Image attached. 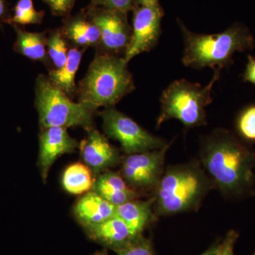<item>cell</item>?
Segmentation results:
<instances>
[{"label": "cell", "mask_w": 255, "mask_h": 255, "mask_svg": "<svg viewBox=\"0 0 255 255\" xmlns=\"http://www.w3.org/2000/svg\"><path fill=\"white\" fill-rule=\"evenodd\" d=\"M91 191H95L115 206L138 197V192L129 187L120 172H114L111 169L95 178Z\"/></svg>", "instance_id": "9a60e30c"}, {"label": "cell", "mask_w": 255, "mask_h": 255, "mask_svg": "<svg viewBox=\"0 0 255 255\" xmlns=\"http://www.w3.org/2000/svg\"><path fill=\"white\" fill-rule=\"evenodd\" d=\"M255 255V253H254V255Z\"/></svg>", "instance_id": "d6a6232c"}, {"label": "cell", "mask_w": 255, "mask_h": 255, "mask_svg": "<svg viewBox=\"0 0 255 255\" xmlns=\"http://www.w3.org/2000/svg\"><path fill=\"white\" fill-rule=\"evenodd\" d=\"M135 88L124 57L102 52L96 55L80 82L79 102L95 110L113 107Z\"/></svg>", "instance_id": "277c9868"}, {"label": "cell", "mask_w": 255, "mask_h": 255, "mask_svg": "<svg viewBox=\"0 0 255 255\" xmlns=\"http://www.w3.org/2000/svg\"><path fill=\"white\" fill-rule=\"evenodd\" d=\"M169 147L123 156L119 172L129 187L138 193L155 191L164 172V160Z\"/></svg>", "instance_id": "ba28073f"}, {"label": "cell", "mask_w": 255, "mask_h": 255, "mask_svg": "<svg viewBox=\"0 0 255 255\" xmlns=\"http://www.w3.org/2000/svg\"><path fill=\"white\" fill-rule=\"evenodd\" d=\"M60 31L65 39L71 41L78 48L100 46V30L85 10L75 16H67Z\"/></svg>", "instance_id": "2e32d148"}, {"label": "cell", "mask_w": 255, "mask_h": 255, "mask_svg": "<svg viewBox=\"0 0 255 255\" xmlns=\"http://www.w3.org/2000/svg\"><path fill=\"white\" fill-rule=\"evenodd\" d=\"M239 236V233L235 230L228 231L223 241L218 243L214 255H235V246Z\"/></svg>", "instance_id": "484cf974"}, {"label": "cell", "mask_w": 255, "mask_h": 255, "mask_svg": "<svg viewBox=\"0 0 255 255\" xmlns=\"http://www.w3.org/2000/svg\"><path fill=\"white\" fill-rule=\"evenodd\" d=\"M238 135L249 142H255V105L245 107L238 114L236 122Z\"/></svg>", "instance_id": "603a6c76"}, {"label": "cell", "mask_w": 255, "mask_h": 255, "mask_svg": "<svg viewBox=\"0 0 255 255\" xmlns=\"http://www.w3.org/2000/svg\"><path fill=\"white\" fill-rule=\"evenodd\" d=\"M74 216L82 228L98 224L115 216L116 206L95 191L85 193L75 203Z\"/></svg>", "instance_id": "5bb4252c"}, {"label": "cell", "mask_w": 255, "mask_h": 255, "mask_svg": "<svg viewBox=\"0 0 255 255\" xmlns=\"http://www.w3.org/2000/svg\"><path fill=\"white\" fill-rule=\"evenodd\" d=\"M92 255H110L109 254V253H107V251H103L97 252V253H94V254H92Z\"/></svg>", "instance_id": "1f68e13d"}, {"label": "cell", "mask_w": 255, "mask_h": 255, "mask_svg": "<svg viewBox=\"0 0 255 255\" xmlns=\"http://www.w3.org/2000/svg\"><path fill=\"white\" fill-rule=\"evenodd\" d=\"M84 230L91 241L115 253L137 237L127 223L116 215L103 222Z\"/></svg>", "instance_id": "4fadbf2b"}, {"label": "cell", "mask_w": 255, "mask_h": 255, "mask_svg": "<svg viewBox=\"0 0 255 255\" xmlns=\"http://www.w3.org/2000/svg\"><path fill=\"white\" fill-rule=\"evenodd\" d=\"M214 183L201 162L168 166L153 191L156 216H172L199 209Z\"/></svg>", "instance_id": "7a4b0ae2"}, {"label": "cell", "mask_w": 255, "mask_h": 255, "mask_svg": "<svg viewBox=\"0 0 255 255\" xmlns=\"http://www.w3.org/2000/svg\"><path fill=\"white\" fill-rule=\"evenodd\" d=\"M116 253L117 255H155L152 243L142 235L137 236L131 243Z\"/></svg>", "instance_id": "cb8c5ba5"}, {"label": "cell", "mask_w": 255, "mask_h": 255, "mask_svg": "<svg viewBox=\"0 0 255 255\" xmlns=\"http://www.w3.org/2000/svg\"><path fill=\"white\" fill-rule=\"evenodd\" d=\"M44 11L35 8L33 0H18L11 15L9 23L19 26L39 24L44 17Z\"/></svg>", "instance_id": "44dd1931"}, {"label": "cell", "mask_w": 255, "mask_h": 255, "mask_svg": "<svg viewBox=\"0 0 255 255\" xmlns=\"http://www.w3.org/2000/svg\"><path fill=\"white\" fill-rule=\"evenodd\" d=\"M130 43L124 58L128 63L137 55L155 48L161 35L164 12L159 3L152 6L137 5L133 10Z\"/></svg>", "instance_id": "30bf717a"}, {"label": "cell", "mask_w": 255, "mask_h": 255, "mask_svg": "<svg viewBox=\"0 0 255 255\" xmlns=\"http://www.w3.org/2000/svg\"><path fill=\"white\" fill-rule=\"evenodd\" d=\"M79 147L82 161L91 170L95 179L122 161L119 149L94 128L87 130V137L82 140Z\"/></svg>", "instance_id": "8fae6325"}, {"label": "cell", "mask_w": 255, "mask_h": 255, "mask_svg": "<svg viewBox=\"0 0 255 255\" xmlns=\"http://www.w3.org/2000/svg\"><path fill=\"white\" fill-rule=\"evenodd\" d=\"M218 243L216 244L213 245L209 249H208L205 253H203L201 255H214L216 251V248H217Z\"/></svg>", "instance_id": "4dcf8cb0"}, {"label": "cell", "mask_w": 255, "mask_h": 255, "mask_svg": "<svg viewBox=\"0 0 255 255\" xmlns=\"http://www.w3.org/2000/svg\"><path fill=\"white\" fill-rule=\"evenodd\" d=\"M115 215L123 220L137 236H141L156 220L152 198L148 201L133 199L116 206Z\"/></svg>", "instance_id": "e0dca14e"}, {"label": "cell", "mask_w": 255, "mask_h": 255, "mask_svg": "<svg viewBox=\"0 0 255 255\" xmlns=\"http://www.w3.org/2000/svg\"><path fill=\"white\" fill-rule=\"evenodd\" d=\"M10 18L6 0H0V21L9 23Z\"/></svg>", "instance_id": "f1b7e54d"}, {"label": "cell", "mask_w": 255, "mask_h": 255, "mask_svg": "<svg viewBox=\"0 0 255 255\" xmlns=\"http://www.w3.org/2000/svg\"><path fill=\"white\" fill-rule=\"evenodd\" d=\"M221 73V70L215 69L214 76L206 86L184 79L172 82L161 95L157 128L169 119L179 120L186 128L206 125V108L212 102L213 87Z\"/></svg>", "instance_id": "5b68a950"}, {"label": "cell", "mask_w": 255, "mask_h": 255, "mask_svg": "<svg viewBox=\"0 0 255 255\" xmlns=\"http://www.w3.org/2000/svg\"><path fill=\"white\" fill-rule=\"evenodd\" d=\"M159 0H135V4L139 6H152L158 4Z\"/></svg>", "instance_id": "f546056e"}, {"label": "cell", "mask_w": 255, "mask_h": 255, "mask_svg": "<svg viewBox=\"0 0 255 255\" xmlns=\"http://www.w3.org/2000/svg\"><path fill=\"white\" fill-rule=\"evenodd\" d=\"M82 51L78 47L69 49L68 59L60 69L50 70L48 78L50 83L70 98L78 93L75 75L81 63Z\"/></svg>", "instance_id": "d6986e66"}, {"label": "cell", "mask_w": 255, "mask_h": 255, "mask_svg": "<svg viewBox=\"0 0 255 255\" xmlns=\"http://www.w3.org/2000/svg\"><path fill=\"white\" fill-rule=\"evenodd\" d=\"M80 144L70 136L67 128L49 127L43 129L39 135L38 166L42 180L46 182L50 168L60 156L73 153Z\"/></svg>", "instance_id": "7c38bea8"}, {"label": "cell", "mask_w": 255, "mask_h": 255, "mask_svg": "<svg viewBox=\"0 0 255 255\" xmlns=\"http://www.w3.org/2000/svg\"><path fill=\"white\" fill-rule=\"evenodd\" d=\"M53 15L58 16H68L75 5V0H43Z\"/></svg>", "instance_id": "4316f807"}, {"label": "cell", "mask_w": 255, "mask_h": 255, "mask_svg": "<svg viewBox=\"0 0 255 255\" xmlns=\"http://www.w3.org/2000/svg\"><path fill=\"white\" fill-rule=\"evenodd\" d=\"M47 53L55 69H60L68 59L69 50L66 39L60 30L51 31L46 40Z\"/></svg>", "instance_id": "7402d4cb"}, {"label": "cell", "mask_w": 255, "mask_h": 255, "mask_svg": "<svg viewBox=\"0 0 255 255\" xmlns=\"http://www.w3.org/2000/svg\"><path fill=\"white\" fill-rule=\"evenodd\" d=\"M184 40L182 63L188 68H228L237 52L253 50L255 39L249 28L241 23H233L224 31L201 34L191 31L182 21H178Z\"/></svg>", "instance_id": "3957f363"}, {"label": "cell", "mask_w": 255, "mask_h": 255, "mask_svg": "<svg viewBox=\"0 0 255 255\" xmlns=\"http://www.w3.org/2000/svg\"><path fill=\"white\" fill-rule=\"evenodd\" d=\"M85 11L100 30V46L102 53L124 55L130 43L132 33L127 13L90 5Z\"/></svg>", "instance_id": "9c48e42d"}, {"label": "cell", "mask_w": 255, "mask_h": 255, "mask_svg": "<svg viewBox=\"0 0 255 255\" xmlns=\"http://www.w3.org/2000/svg\"><path fill=\"white\" fill-rule=\"evenodd\" d=\"M243 81L251 82L255 85V58L253 55L248 56V63L243 76Z\"/></svg>", "instance_id": "83f0119b"}, {"label": "cell", "mask_w": 255, "mask_h": 255, "mask_svg": "<svg viewBox=\"0 0 255 255\" xmlns=\"http://www.w3.org/2000/svg\"><path fill=\"white\" fill-rule=\"evenodd\" d=\"M90 6L127 13L135 7V0H90Z\"/></svg>", "instance_id": "d4e9b609"}, {"label": "cell", "mask_w": 255, "mask_h": 255, "mask_svg": "<svg viewBox=\"0 0 255 255\" xmlns=\"http://www.w3.org/2000/svg\"><path fill=\"white\" fill-rule=\"evenodd\" d=\"M35 90L36 107L42 129L80 127L87 130L93 128L94 114L97 110L86 104L73 102L53 86L48 77L39 75Z\"/></svg>", "instance_id": "8992f818"}, {"label": "cell", "mask_w": 255, "mask_h": 255, "mask_svg": "<svg viewBox=\"0 0 255 255\" xmlns=\"http://www.w3.org/2000/svg\"><path fill=\"white\" fill-rule=\"evenodd\" d=\"M12 25L16 34L14 50L16 53L33 61L41 62L45 65L50 63L47 53L46 32H29Z\"/></svg>", "instance_id": "ac0fdd59"}, {"label": "cell", "mask_w": 255, "mask_h": 255, "mask_svg": "<svg viewBox=\"0 0 255 255\" xmlns=\"http://www.w3.org/2000/svg\"><path fill=\"white\" fill-rule=\"evenodd\" d=\"M95 178L91 170L81 162L69 165L64 171L62 184L65 191L71 194L80 195L92 190Z\"/></svg>", "instance_id": "ffe728a7"}, {"label": "cell", "mask_w": 255, "mask_h": 255, "mask_svg": "<svg viewBox=\"0 0 255 255\" xmlns=\"http://www.w3.org/2000/svg\"><path fill=\"white\" fill-rule=\"evenodd\" d=\"M100 114L105 133L117 140L127 155L157 150L169 145L164 139L150 133L114 107L106 108Z\"/></svg>", "instance_id": "52a82bcc"}, {"label": "cell", "mask_w": 255, "mask_h": 255, "mask_svg": "<svg viewBox=\"0 0 255 255\" xmlns=\"http://www.w3.org/2000/svg\"><path fill=\"white\" fill-rule=\"evenodd\" d=\"M203 168L223 195L240 197L253 192L255 154L228 130H216L201 142Z\"/></svg>", "instance_id": "6da1fadb"}]
</instances>
